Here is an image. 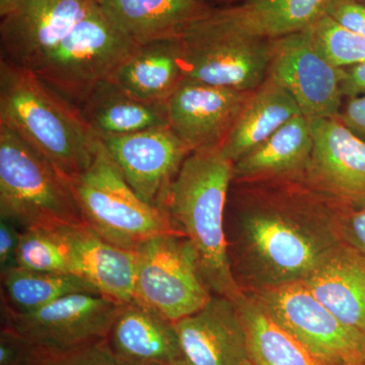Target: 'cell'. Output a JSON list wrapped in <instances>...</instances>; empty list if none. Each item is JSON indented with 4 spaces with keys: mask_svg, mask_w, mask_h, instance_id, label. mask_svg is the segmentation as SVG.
<instances>
[{
    "mask_svg": "<svg viewBox=\"0 0 365 365\" xmlns=\"http://www.w3.org/2000/svg\"><path fill=\"white\" fill-rule=\"evenodd\" d=\"M237 201L230 265L242 292L302 282L339 246L343 206L300 182H262Z\"/></svg>",
    "mask_w": 365,
    "mask_h": 365,
    "instance_id": "cell-1",
    "label": "cell"
},
{
    "mask_svg": "<svg viewBox=\"0 0 365 365\" xmlns=\"http://www.w3.org/2000/svg\"><path fill=\"white\" fill-rule=\"evenodd\" d=\"M234 181V163L222 146L192 151L170 187L165 211L184 235L212 294L237 300L244 292L235 280L228 254L225 207Z\"/></svg>",
    "mask_w": 365,
    "mask_h": 365,
    "instance_id": "cell-2",
    "label": "cell"
},
{
    "mask_svg": "<svg viewBox=\"0 0 365 365\" xmlns=\"http://www.w3.org/2000/svg\"><path fill=\"white\" fill-rule=\"evenodd\" d=\"M0 122L13 128L71 181L88 170L98 137L76 106L30 69L0 60Z\"/></svg>",
    "mask_w": 365,
    "mask_h": 365,
    "instance_id": "cell-3",
    "label": "cell"
},
{
    "mask_svg": "<svg viewBox=\"0 0 365 365\" xmlns=\"http://www.w3.org/2000/svg\"><path fill=\"white\" fill-rule=\"evenodd\" d=\"M0 218L21 230L83 225L71 181L1 122Z\"/></svg>",
    "mask_w": 365,
    "mask_h": 365,
    "instance_id": "cell-4",
    "label": "cell"
},
{
    "mask_svg": "<svg viewBox=\"0 0 365 365\" xmlns=\"http://www.w3.org/2000/svg\"><path fill=\"white\" fill-rule=\"evenodd\" d=\"M71 185L83 223L113 246L134 252L148 240L176 232L167 211L136 195L101 141L91 167Z\"/></svg>",
    "mask_w": 365,
    "mask_h": 365,
    "instance_id": "cell-5",
    "label": "cell"
},
{
    "mask_svg": "<svg viewBox=\"0 0 365 365\" xmlns=\"http://www.w3.org/2000/svg\"><path fill=\"white\" fill-rule=\"evenodd\" d=\"M136 46L113 25L97 0L32 71L78 108L96 86L111 78Z\"/></svg>",
    "mask_w": 365,
    "mask_h": 365,
    "instance_id": "cell-6",
    "label": "cell"
},
{
    "mask_svg": "<svg viewBox=\"0 0 365 365\" xmlns=\"http://www.w3.org/2000/svg\"><path fill=\"white\" fill-rule=\"evenodd\" d=\"M134 257L133 299L173 323L196 313L212 297L191 245L180 232L148 240Z\"/></svg>",
    "mask_w": 365,
    "mask_h": 365,
    "instance_id": "cell-7",
    "label": "cell"
},
{
    "mask_svg": "<svg viewBox=\"0 0 365 365\" xmlns=\"http://www.w3.org/2000/svg\"><path fill=\"white\" fill-rule=\"evenodd\" d=\"M121 304L104 294L79 292L31 313H16L1 306V326L54 356L107 339Z\"/></svg>",
    "mask_w": 365,
    "mask_h": 365,
    "instance_id": "cell-8",
    "label": "cell"
},
{
    "mask_svg": "<svg viewBox=\"0 0 365 365\" xmlns=\"http://www.w3.org/2000/svg\"><path fill=\"white\" fill-rule=\"evenodd\" d=\"M184 78L242 91L258 88L268 76L271 40L188 26L182 33Z\"/></svg>",
    "mask_w": 365,
    "mask_h": 365,
    "instance_id": "cell-9",
    "label": "cell"
},
{
    "mask_svg": "<svg viewBox=\"0 0 365 365\" xmlns=\"http://www.w3.org/2000/svg\"><path fill=\"white\" fill-rule=\"evenodd\" d=\"M314 353L340 365H361L365 335L343 324L302 282L246 292Z\"/></svg>",
    "mask_w": 365,
    "mask_h": 365,
    "instance_id": "cell-10",
    "label": "cell"
},
{
    "mask_svg": "<svg viewBox=\"0 0 365 365\" xmlns=\"http://www.w3.org/2000/svg\"><path fill=\"white\" fill-rule=\"evenodd\" d=\"M294 98L309 119H332L339 114L344 69L330 63L314 44L311 31L271 40L268 76Z\"/></svg>",
    "mask_w": 365,
    "mask_h": 365,
    "instance_id": "cell-11",
    "label": "cell"
},
{
    "mask_svg": "<svg viewBox=\"0 0 365 365\" xmlns=\"http://www.w3.org/2000/svg\"><path fill=\"white\" fill-rule=\"evenodd\" d=\"M98 137L136 195L165 210L170 187L192 153L188 146L170 126Z\"/></svg>",
    "mask_w": 365,
    "mask_h": 365,
    "instance_id": "cell-12",
    "label": "cell"
},
{
    "mask_svg": "<svg viewBox=\"0 0 365 365\" xmlns=\"http://www.w3.org/2000/svg\"><path fill=\"white\" fill-rule=\"evenodd\" d=\"M314 148L304 184L346 208L365 205V141L336 118L311 119Z\"/></svg>",
    "mask_w": 365,
    "mask_h": 365,
    "instance_id": "cell-13",
    "label": "cell"
},
{
    "mask_svg": "<svg viewBox=\"0 0 365 365\" xmlns=\"http://www.w3.org/2000/svg\"><path fill=\"white\" fill-rule=\"evenodd\" d=\"M97 0H23L0 24L1 58L34 71Z\"/></svg>",
    "mask_w": 365,
    "mask_h": 365,
    "instance_id": "cell-14",
    "label": "cell"
},
{
    "mask_svg": "<svg viewBox=\"0 0 365 365\" xmlns=\"http://www.w3.org/2000/svg\"><path fill=\"white\" fill-rule=\"evenodd\" d=\"M252 91L184 78L167 101L170 128L191 151L222 146Z\"/></svg>",
    "mask_w": 365,
    "mask_h": 365,
    "instance_id": "cell-15",
    "label": "cell"
},
{
    "mask_svg": "<svg viewBox=\"0 0 365 365\" xmlns=\"http://www.w3.org/2000/svg\"><path fill=\"white\" fill-rule=\"evenodd\" d=\"M181 365H244L246 333L234 300L213 294L196 313L175 322Z\"/></svg>",
    "mask_w": 365,
    "mask_h": 365,
    "instance_id": "cell-16",
    "label": "cell"
},
{
    "mask_svg": "<svg viewBox=\"0 0 365 365\" xmlns=\"http://www.w3.org/2000/svg\"><path fill=\"white\" fill-rule=\"evenodd\" d=\"M333 0H246L211 9L194 25L216 32L274 40L311 28Z\"/></svg>",
    "mask_w": 365,
    "mask_h": 365,
    "instance_id": "cell-17",
    "label": "cell"
},
{
    "mask_svg": "<svg viewBox=\"0 0 365 365\" xmlns=\"http://www.w3.org/2000/svg\"><path fill=\"white\" fill-rule=\"evenodd\" d=\"M105 342L127 365L182 364L175 323L134 299L121 304Z\"/></svg>",
    "mask_w": 365,
    "mask_h": 365,
    "instance_id": "cell-18",
    "label": "cell"
},
{
    "mask_svg": "<svg viewBox=\"0 0 365 365\" xmlns=\"http://www.w3.org/2000/svg\"><path fill=\"white\" fill-rule=\"evenodd\" d=\"M313 148L311 119L300 114L234 163V181L304 182Z\"/></svg>",
    "mask_w": 365,
    "mask_h": 365,
    "instance_id": "cell-19",
    "label": "cell"
},
{
    "mask_svg": "<svg viewBox=\"0 0 365 365\" xmlns=\"http://www.w3.org/2000/svg\"><path fill=\"white\" fill-rule=\"evenodd\" d=\"M302 282L336 318L365 335V258L356 250L341 242Z\"/></svg>",
    "mask_w": 365,
    "mask_h": 365,
    "instance_id": "cell-20",
    "label": "cell"
},
{
    "mask_svg": "<svg viewBox=\"0 0 365 365\" xmlns=\"http://www.w3.org/2000/svg\"><path fill=\"white\" fill-rule=\"evenodd\" d=\"M106 16L136 45L182 37L211 11L202 0H98Z\"/></svg>",
    "mask_w": 365,
    "mask_h": 365,
    "instance_id": "cell-21",
    "label": "cell"
},
{
    "mask_svg": "<svg viewBox=\"0 0 365 365\" xmlns=\"http://www.w3.org/2000/svg\"><path fill=\"white\" fill-rule=\"evenodd\" d=\"M71 245L78 276L101 294L125 304L133 299L134 252L118 248L83 225L59 227Z\"/></svg>",
    "mask_w": 365,
    "mask_h": 365,
    "instance_id": "cell-22",
    "label": "cell"
},
{
    "mask_svg": "<svg viewBox=\"0 0 365 365\" xmlns=\"http://www.w3.org/2000/svg\"><path fill=\"white\" fill-rule=\"evenodd\" d=\"M181 37L137 45L109 81L132 97L167 103L184 79Z\"/></svg>",
    "mask_w": 365,
    "mask_h": 365,
    "instance_id": "cell-23",
    "label": "cell"
},
{
    "mask_svg": "<svg viewBox=\"0 0 365 365\" xmlns=\"http://www.w3.org/2000/svg\"><path fill=\"white\" fill-rule=\"evenodd\" d=\"M300 114L302 110L294 98L267 76L250 95L222 144V155L230 162L237 163Z\"/></svg>",
    "mask_w": 365,
    "mask_h": 365,
    "instance_id": "cell-24",
    "label": "cell"
},
{
    "mask_svg": "<svg viewBox=\"0 0 365 365\" xmlns=\"http://www.w3.org/2000/svg\"><path fill=\"white\" fill-rule=\"evenodd\" d=\"M78 109L97 136L125 135L170 126L167 103L139 100L111 81L96 86Z\"/></svg>",
    "mask_w": 365,
    "mask_h": 365,
    "instance_id": "cell-25",
    "label": "cell"
},
{
    "mask_svg": "<svg viewBox=\"0 0 365 365\" xmlns=\"http://www.w3.org/2000/svg\"><path fill=\"white\" fill-rule=\"evenodd\" d=\"M235 302L246 333L249 359L255 365H340L309 349L253 294L244 292Z\"/></svg>",
    "mask_w": 365,
    "mask_h": 365,
    "instance_id": "cell-26",
    "label": "cell"
},
{
    "mask_svg": "<svg viewBox=\"0 0 365 365\" xmlns=\"http://www.w3.org/2000/svg\"><path fill=\"white\" fill-rule=\"evenodd\" d=\"M0 275L1 306L16 313L37 311L69 294H100L88 280L73 274L40 272L16 266Z\"/></svg>",
    "mask_w": 365,
    "mask_h": 365,
    "instance_id": "cell-27",
    "label": "cell"
},
{
    "mask_svg": "<svg viewBox=\"0 0 365 365\" xmlns=\"http://www.w3.org/2000/svg\"><path fill=\"white\" fill-rule=\"evenodd\" d=\"M16 264L21 268L40 272L78 276L71 245L59 227L23 230Z\"/></svg>",
    "mask_w": 365,
    "mask_h": 365,
    "instance_id": "cell-28",
    "label": "cell"
},
{
    "mask_svg": "<svg viewBox=\"0 0 365 365\" xmlns=\"http://www.w3.org/2000/svg\"><path fill=\"white\" fill-rule=\"evenodd\" d=\"M314 44L332 66L345 68L365 62V37L324 16L309 28Z\"/></svg>",
    "mask_w": 365,
    "mask_h": 365,
    "instance_id": "cell-29",
    "label": "cell"
},
{
    "mask_svg": "<svg viewBox=\"0 0 365 365\" xmlns=\"http://www.w3.org/2000/svg\"><path fill=\"white\" fill-rule=\"evenodd\" d=\"M49 356L31 341L1 326L0 365H40Z\"/></svg>",
    "mask_w": 365,
    "mask_h": 365,
    "instance_id": "cell-30",
    "label": "cell"
},
{
    "mask_svg": "<svg viewBox=\"0 0 365 365\" xmlns=\"http://www.w3.org/2000/svg\"><path fill=\"white\" fill-rule=\"evenodd\" d=\"M40 365H127L113 354L105 341L66 354L47 357Z\"/></svg>",
    "mask_w": 365,
    "mask_h": 365,
    "instance_id": "cell-31",
    "label": "cell"
},
{
    "mask_svg": "<svg viewBox=\"0 0 365 365\" xmlns=\"http://www.w3.org/2000/svg\"><path fill=\"white\" fill-rule=\"evenodd\" d=\"M338 227L341 241L356 250L365 258V205L342 208Z\"/></svg>",
    "mask_w": 365,
    "mask_h": 365,
    "instance_id": "cell-32",
    "label": "cell"
},
{
    "mask_svg": "<svg viewBox=\"0 0 365 365\" xmlns=\"http://www.w3.org/2000/svg\"><path fill=\"white\" fill-rule=\"evenodd\" d=\"M326 16L343 28L365 37V6L357 0H333Z\"/></svg>",
    "mask_w": 365,
    "mask_h": 365,
    "instance_id": "cell-33",
    "label": "cell"
},
{
    "mask_svg": "<svg viewBox=\"0 0 365 365\" xmlns=\"http://www.w3.org/2000/svg\"><path fill=\"white\" fill-rule=\"evenodd\" d=\"M21 232L14 223L0 218V273L16 267Z\"/></svg>",
    "mask_w": 365,
    "mask_h": 365,
    "instance_id": "cell-34",
    "label": "cell"
},
{
    "mask_svg": "<svg viewBox=\"0 0 365 365\" xmlns=\"http://www.w3.org/2000/svg\"><path fill=\"white\" fill-rule=\"evenodd\" d=\"M336 119L365 141V95L348 98Z\"/></svg>",
    "mask_w": 365,
    "mask_h": 365,
    "instance_id": "cell-35",
    "label": "cell"
},
{
    "mask_svg": "<svg viewBox=\"0 0 365 365\" xmlns=\"http://www.w3.org/2000/svg\"><path fill=\"white\" fill-rule=\"evenodd\" d=\"M343 69L344 78L341 83L343 97L348 98L365 95V62Z\"/></svg>",
    "mask_w": 365,
    "mask_h": 365,
    "instance_id": "cell-36",
    "label": "cell"
},
{
    "mask_svg": "<svg viewBox=\"0 0 365 365\" xmlns=\"http://www.w3.org/2000/svg\"><path fill=\"white\" fill-rule=\"evenodd\" d=\"M23 0H0V16L4 18L9 13L20 6Z\"/></svg>",
    "mask_w": 365,
    "mask_h": 365,
    "instance_id": "cell-37",
    "label": "cell"
},
{
    "mask_svg": "<svg viewBox=\"0 0 365 365\" xmlns=\"http://www.w3.org/2000/svg\"><path fill=\"white\" fill-rule=\"evenodd\" d=\"M244 365H255L253 362L251 361V360H248V361L246 362Z\"/></svg>",
    "mask_w": 365,
    "mask_h": 365,
    "instance_id": "cell-38",
    "label": "cell"
},
{
    "mask_svg": "<svg viewBox=\"0 0 365 365\" xmlns=\"http://www.w3.org/2000/svg\"><path fill=\"white\" fill-rule=\"evenodd\" d=\"M357 1H359L360 4H362L364 6H365V0H357Z\"/></svg>",
    "mask_w": 365,
    "mask_h": 365,
    "instance_id": "cell-39",
    "label": "cell"
},
{
    "mask_svg": "<svg viewBox=\"0 0 365 365\" xmlns=\"http://www.w3.org/2000/svg\"><path fill=\"white\" fill-rule=\"evenodd\" d=\"M361 365H365V350H364V360H362V364Z\"/></svg>",
    "mask_w": 365,
    "mask_h": 365,
    "instance_id": "cell-40",
    "label": "cell"
},
{
    "mask_svg": "<svg viewBox=\"0 0 365 365\" xmlns=\"http://www.w3.org/2000/svg\"><path fill=\"white\" fill-rule=\"evenodd\" d=\"M220 1H227V2H230V1H235V0H220Z\"/></svg>",
    "mask_w": 365,
    "mask_h": 365,
    "instance_id": "cell-41",
    "label": "cell"
}]
</instances>
